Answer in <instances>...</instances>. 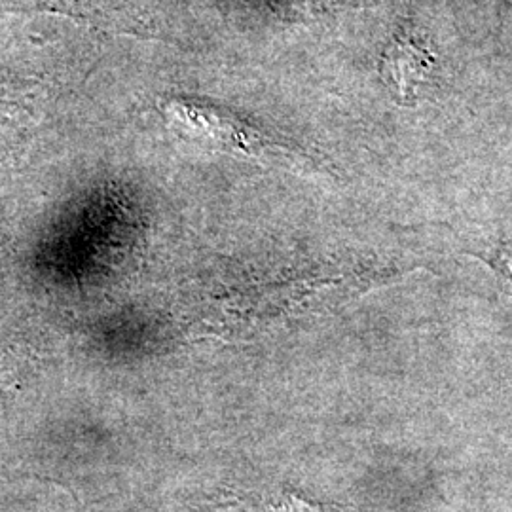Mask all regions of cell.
<instances>
[{"mask_svg":"<svg viewBox=\"0 0 512 512\" xmlns=\"http://www.w3.org/2000/svg\"><path fill=\"white\" fill-rule=\"evenodd\" d=\"M167 112L177 124L194 133H203L209 141L226 150H239L247 156L262 158L266 152L274 154L277 145L262 133L222 116L220 112L207 107H196L186 101L171 103Z\"/></svg>","mask_w":512,"mask_h":512,"instance_id":"1","label":"cell"},{"mask_svg":"<svg viewBox=\"0 0 512 512\" xmlns=\"http://www.w3.org/2000/svg\"><path fill=\"white\" fill-rule=\"evenodd\" d=\"M435 57L410 33H401L385 46L380 57V76L401 103H412L429 82Z\"/></svg>","mask_w":512,"mask_h":512,"instance_id":"2","label":"cell"},{"mask_svg":"<svg viewBox=\"0 0 512 512\" xmlns=\"http://www.w3.org/2000/svg\"><path fill=\"white\" fill-rule=\"evenodd\" d=\"M239 512H340L289 492L256 495L239 503Z\"/></svg>","mask_w":512,"mask_h":512,"instance_id":"3","label":"cell"},{"mask_svg":"<svg viewBox=\"0 0 512 512\" xmlns=\"http://www.w3.org/2000/svg\"><path fill=\"white\" fill-rule=\"evenodd\" d=\"M494 266L499 274L503 275L509 283H512V243L503 247L499 251V255L495 256Z\"/></svg>","mask_w":512,"mask_h":512,"instance_id":"4","label":"cell"}]
</instances>
